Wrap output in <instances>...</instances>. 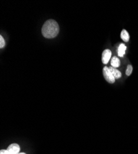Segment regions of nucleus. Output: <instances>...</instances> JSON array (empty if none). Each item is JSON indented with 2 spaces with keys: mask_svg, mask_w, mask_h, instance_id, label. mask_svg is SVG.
<instances>
[{
  "mask_svg": "<svg viewBox=\"0 0 138 154\" xmlns=\"http://www.w3.org/2000/svg\"><path fill=\"white\" fill-rule=\"evenodd\" d=\"M59 31L58 23L52 19L48 20L42 28V35L46 38H53L56 37Z\"/></svg>",
  "mask_w": 138,
  "mask_h": 154,
  "instance_id": "obj_1",
  "label": "nucleus"
},
{
  "mask_svg": "<svg viewBox=\"0 0 138 154\" xmlns=\"http://www.w3.org/2000/svg\"><path fill=\"white\" fill-rule=\"evenodd\" d=\"M103 75L105 79L106 80V81L111 84L114 83L115 82V77L113 75V74L111 73V71L109 69V67H105L103 69Z\"/></svg>",
  "mask_w": 138,
  "mask_h": 154,
  "instance_id": "obj_2",
  "label": "nucleus"
},
{
  "mask_svg": "<svg viewBox=\"0 0 138 154\" xmlns=\"http://www.w3.org/2000/svg\"><path fill=\"white\" fill-rule=\"evenodd\" d=\"M111 51L108 49H105L103 51L102 55V60L103 63L107 64L111 58Z\"/></svg>",
  "mask_w": 138,
  "mask_h": 154,
  "instance_id": "obj_3",
  "label": "nucleus"
},
{
  "mask_svg": "<svg viewBox=\"0 0 138 154\" xmlns=\"http://www.w3.org/2000/svg\"><path fill=\"white\" fill-rule=\"evenodd\" d=\"M10 154H18L20 152V146L18 144H12L7 149Z\"/></svg>",
  "mask_w": 138,
  "mask_h": 154,
  "instance_id": "obj_4",
  "label": "nucleus"
},
{
  "mask_svg": "<svg viewBox=\"0 0 138 154\" xmlns=\"http://www.w3.org/2000/svg\"><path fill=\"white\" fill-rule=\"evenodd\" d=\"M109 69L111 71L113 75H114V76L115 77V79H118L121 78V73L119 70H117L115 68L113 67H110Z\"/></svg>",
  "mask_w": 138,
  "mask_h": 154,
  "instance_id": "obj_5",
  "label": "nucleus"
},
{
  "mask_svg": "<svg viewBox=\"0 0 138 154\" xmlns=\"http://www.w3.org/2000/svg\"><path fill=\"white\" fill-rule=\"evenodd\" d=\"M127 46L124 44H120L118 49V54L120 57H123V56L125 54V52H126Z\"/></svg>",
  "mask_w": 138,
  "mask_h": 154,
  "instance_id": "obj_6",
  "label": "nucleus"
},
{
  "mask_svg": "<svg viewBox=\"0 0 138 154\" xmlns=\"http://www.w3.org/2000/svg\"><path fill=\"white\" fill-rule=\"evenodd\" d=\"M111 67H114V68L119 67L120 66V59L116 56L113 57L111 58Z\"/></svg>",
  "mask_w": 138,
  "mask_h": 154,
  "instance_id": "obj_7",
  "label": "nucleus"
},
{
  "mask_svg": "<svg viewBox=\"0 0 138 154\" xmlns=\"http://www.w3.org/2000/svg\"><path fill=\"white\" fill-rule=\"evenodd\" d=\"M121 38L125 42H128L130 40V35L128 32L126 30L123 29L121 32Z\"/></svg>",
  "mask_w": 138,
  "mask_h": 154,
  "instance_id": "obj_8",
  "label": "nucleus"
},
{
  "mask_svg": "<svg viewBox=\"0 0 138 154\" xmlns=\"http://www.w3.org/2000/svg\"><path fill=\"white\" fill-rule=\"evenodd\" d=\"M133 66L131 65H128L127 66V71H126V75L127 76H130L132 72H133Z\"/></svg>",
  "mask_w": 138,
  "mask_h": 154,
  "instance_id": "obj_9",
  "label": "nucleus"
},
{
  "mask_svg": "<svg viewBox=\"0 0 138 154\" xmlns=\"http://www.w3.org/2000/svg\"><path fill=\"white\" fill-rule=\"evenodd\" d=\"M5 46V42L3 37L1 35L0 36V48H3Z\"/></svg>",
  "mask_w": 138,
  "mask_h": 154,
  "instance_id": "obj_10",
  "label": "nucleus"
},
{
  "mask_svg": "<svg viewBox=\"0 0 138 154\" xmlns=\"http://www.w3.org/2000/svg\"><path fill=\"white\" fill-rule=\"evenodd\" d=\"M0 154H10L9 153V152L8 151V150H5V149H2L0 150Z\"/></svg>",
  "mask_w": 138,
  "mask_h": 154,
  "instance_id": "obj_11",
  "label": "nucleus"
},
{
  "mask_svg": "<svg viewBox=\"0 0 138 154\" xmlns=\"http://www.w3.org/2000/svg\"><path fill=\"white\" fill-rule=\"evenodd\" d=\"M18 154H26V153H24V152H21V153H18Z\"/></svg>",
  "mask_w": 138,
  "mask_h": 154,
  "instance_id": "obj_12",
  "label": "nucleus"
}]
</instances>
